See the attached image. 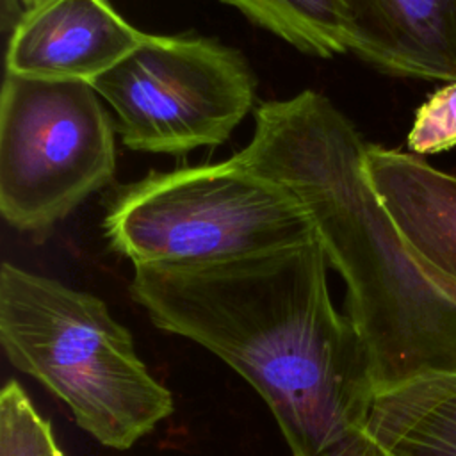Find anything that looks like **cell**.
Masks as SVG:
<instances>
[{
	"label": "cell",
	"instance_id": "1",
	"mask_svg": "<svg viewBox=\"0 0 456 456\" xmlns=\"http://www.w3.org/2000/svg\"><path fill=\"white\" fill-rule=\"evenodd\" d=\"M312 240L205 265L134 267L130 294L162 331L208 349L265 401L292 456H376L365 346L331 299Z\"/></svg>",
	"mask_w": 456,
	"mask_h": 456
},
{
	"label": "cell",
	"instance_id": "2",
	"mask_svg": "<svg viewBox=\"0 0 456 456\" xmlns=\"http://www.w3.org/2000/svg\"><path fill=\"white\" fill-rule=\"evenodd\" d=\"M0 346L105 447L126 451L175 411L103 299L4 262Z\"/></svg>",
	"mask_w": 456,
	"mask_h": 456
},
{
	"label": "cell",
	"instance_id": "3",
	"mask_svg": "<svg viewBox=\"0 0 456 456\" xmlns=\"http://www.w3.org/2000/svg\"><path fill=\"white\" fill-rule=\"evenodd\" d=\"M110 248L139 265H205L292 248L317 233L301 200L235 155L151 171L125 185L103 219Z\"/></svg>",
	"mask_w": 456,
	"mask_h": 456
},
{
	"label": "cell",
	"instance_id": "4",
	"mask_svg": "<svg viewBox=\"0 0 456 456\" xmlns=\"http://www.w3.org/2000/svg\"><path fill=\"white\" fill-rule=\"evenodd\" d=\"M114 125L87 82L5 73L0 94V212L41 232L116 173Z\"/></svg>",
	"mask_w": 456,
	"mask_h": 456
},
{
	"label": "cell",
	"instance_id": "5",
	"mask_svg": "<svg viewBox=\"0 0 456 456\" xmlns=\"http://www.w3.org/2000/svg\"><path fill=\"white\" fill-rule=\"evenodd\" d=\"M91 86L114 110L121 142L146 153L219 146L255 103L246 59L207 37L146 34Z\"/></svg>",
	"mask_w": 456,
	"mask_h": 456
},
{
	"label": "cell",
	"instance_id": "6",
	"mask_svg": "<svg viewBox=\"0 0 456 456\" xmlns=\"http://www.w3.org/2000/svg\"><path fill=\"white\" fill-rule=\"evenodd\" d=\"M144 39L107 0H50L16 23L5 73L93 84Z\"/></svg>",
	"mask_w": 456,
	"mask_h": 456
},
{
	"label": "cell",
	"instance_id": "7",
	"mask_svg": "<svg viewBox=\"0 0 456 456\" xmlns=\"http://www.w3.org/2000/svg\"><path fill=\"white\" fill-rule=\"evenodd\" d=\"M347 48L372 68L456 82V0H340Z\"/></svg>",
	"mask_w": 456,
	"mask_h": 456
},
{
	"label": "cell",
	"instance_id": "8",
	"mask_svg": "<svg viewBox=\"0 0 456 456\" xmlns=\"http://www.w3.org/2000/svg\"><path fill=\"white\" fill-rule=\"evenodd\" d=\"M365 169L415 262L456 281V176L410 151L369 142Z\"/></svg>",
	"mask_w": 456,
	"mask_h": 456
},
{
	"label": "cell",
	"instance_id": "9",
	"mask_svg": "<svg viewBox=\"0 0 456 456\" xmlns=\"http://www.w3.org/2000/svg\"><path fill=\"white\" fill-rule=\"evenodd\" d=\"M367 429L376 456H456V374H422L378 390Z\"/></svg>",
	"mask_w": 456,
	"mask_h": 456
},
{
	"label": "cell",
	"instance_id": "10",
	"mask_svg": "<svg viewBox=\"0 0 456 456\" xmlns=\"http://www.w3.org/2000/svg\"><path fill=\"white\" fill-rule=\"evenodd\" d=\"M296 50L315 57L349 52L340 0H223Z\"/></svg>",
	"mask_w": 456,
	"mask_h": 456
},
{
	"label": "cell",
	"instance_id": "11",
	"mask_svg": "<svg viewBox=\"0 0 456 456\" xmlns=\"http://www.w3.org/2000/svg\"><path fill=\"white\" fill-rule=\"evenodd\" d=\"M0 456H64L50 422L14 379L0 394Z\"/></svg>",
	"mask_w": 456,
	"mask_h": 456
},
{
	"label": "cell",
	"instance_id": "12",
	"mask_svg": "<svg viewBox=\"0 0 456 456\" xmlns=\"http://www.w3.org/2000/svg\"><path fill=\"white\" fill-rule=\"evenodd\" d=\"M406 146L410 153L419 157L456 148V82L438 87L415 110Z\"/></svg>",
	"mask_w": 456,
	"mask_h": 456
},
{
	"label": "cell",
	"instance_id": "13",
	"mask_svg": "<svg viewBox=\"0 0 456 456\" xmlns=\"http://www.w3.org/2000/svg\"><path fill=\"white\" fill-rule=\"evenodd\" d=\"M420 269L440 290L429 317L422 370L424 374H456V281L429 269Z\"/></svg>",
	"mask_w": 456,
	"mask_h": 456
},
{
	"label": "cell",
	"instance_id": "14",
	"mask_svg": "<svg viewBox=\"0 0 456 456\" xmlns=\"http://www.w3.org/2000/svg\"><path fill=\"white\" fill-rule=\"evenodd\" d=\"M46 2H50V0H21L25 11H34V9L41 7V5L46 4Z\"/></svg>",
	"mask_w": 456,
	"mask_h": 456
}]
</instances>
